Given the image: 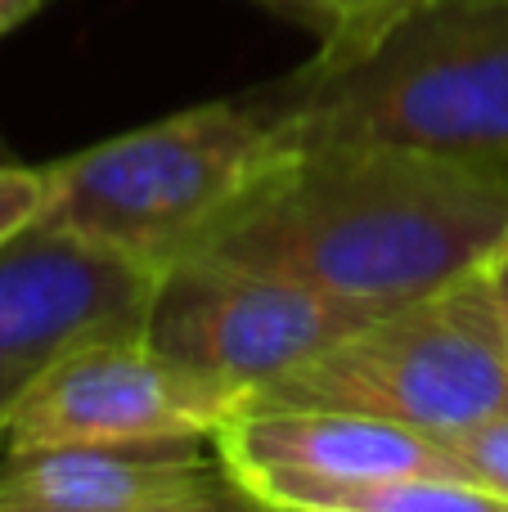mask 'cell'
Wrapping results in <instances>:
<instances>
[{
  "mask_svg": "<svg viewBox=\"0 0 508 512\" xmlns=\"http://www.w3.org/2000/svg\"><path fill=\"white\" fill-rule=\"evenodd\" d=\"M508 234V171L410 144H302L185 256H216L365 310L477 270Z\"/></svg>",
  "mask_w": 508,
  "mask_h": 512,
  "instance_id": "6da1fadb",
  "label": "cell"
},
{
  "mask_svg": "<svg viewBox=\"0 0 508 512\" xmlns=\"http://www.w3.org/2000/svg\"><path fill=\"white\" fill-rule=\"evenodd\" d=\"M284 149L410 144L508 171V0H423L347 63L248 90Z\"/></svg>",
  "mask_w": 508,
  "mask_h": 512,
  "instance_id": "7a4b0ae2",
  "label": "cell"
},
{
  "mask_svg": "<svg viewBox=\"0 0 508 512\" xmlns=\"http://www.w3.org/2000/svg\"><path fill=\"white\" fill-rule=\"evenodd\" d=\"M248 90L45 162L41 225L162 270L212 230L243 189L284 158Z\"/></svg>",
  "mask_w": 508,
  "mask_h": 512,
  "instance_id": "3957f363",
  "label": "cell"
},
{
  "mask_svg": "<svg viewBox=\"0 0 508 512\" xmlns=\"http://www.w3.org/2000/svg\"><path fill=\"white\" fill-rule=\"evenodd\" d=\"M252 405L342 409L432 441L508 414V355L482 265L351 328L284 378L252 391Z\"/></svg>",
  "mask_w": 508,
  "mask_h": 512,
  "instance_id": "277c9868",
  "label": "cell"
},
{
  "mask_svg": "<svg viewBox=\"0 0 508 512\" xmlns=\"http://www.w3.org/2000/svg\"><path fill=\"white\" fill-rule=\"evenodd\" d=\"M374 315L383 310L351 306L297 279L216 256H176L153 279L140 337L189 369L261 391Z\"/></svg>",
  "mask_w": 508,
  "mask_h": 512,
  "instance_id": "5b68a950",
  "label": "cell"
},
{
  "mask_svg": "<svg viewBox=\"0 0 508 512\" xmlns=\"http://www.w3.org/2000/svg\"><path fill=\"white\" fill-rule=\"evenodd\" d=\"M252 391L162 355L144 337L90 342L54 360L5 414V450L212 436Z\"/></svg>",
  "mask_w": 508,
  "mask_h": 512,
  "instance_id": "8992f818",
  "label": "cell"
},
{
  "mask_svg": "<svg viewBox=\"0 0 508 512\" xmlns=\"http://www.w3.org/2000/svg\"><path fill=\"white\" fill-rule=\"evenodd\" d=\"M153 279L149 265L41 221L0 243V423L68 351L140 337Z\"/></svg>",
  "mask_w": 508,
  "mask_h": 512,
  "instance_id": "52a82bcc",
  "label": "cell"
},
{
  "mask_svg": "<svg viewBox=\"0 0 508 512\" xmlns=\"http://www.w3.org/2000/svg\"><path fill=\"white\" fill-rule=\"evenodd\" d=\"M225 468L266 495L279 486H342V481L396 477V472H455L464 477L441 441L410 427L383 423L342 409L252 405L225 418L212 432Z\"/></svg>",
  "mask_w": 508,
  "mask_h": 512,
  "instance_id": "ba28073f",
  "label": "cell"
},
{
  "mask_svg": "<svg viewBox=\"0 0 508 512\" xmlns=\"http://www.w3.org/2000/svg\"><path fill=\"white\" fill-rule=\"evenodd\" d=\"M212 436L0 454V499L50 512H144L225 477Z\"/></svg>",
  "mask_w": 508,
  "mask_h": 512,
  "instance_id": "9c48e42d",
  "label": "cell"
},
{
  "mask_svg": "<svg viewBox=\"0 0 508 512\" xmlns=\"http://www.w3.org/2000/svg\"><path fill=\"white\" fill-rule=\"evenodd\" d=\"M257 499L279 512H508L504 495L455 472H396L342 486H279Z\"/></svg>",
  "mask_w": 508,
  "mask_h": 512,
  "instance_id": "30bf717a",
  "label": "cell"
},
{
  "mask_svg": "<svg viewBox=\"0 0 508 512\" xmlns=\"http://www.w3.org/2000/svg\"><path fill=\"white\" fill-rule=\"evenodd\" d=\"M315 36L311 63H347L392 32L423 0H257Z\"/></svg>",
  "mask_w": 508,
  "mask_h": 512,
  "instance_id": "8fae6325",
  "label": "cell"
},
{
  "mask_svg": "<svg viewBox=\"0 0 508 512\" xmlns=\"http://www.w3.org/2000/svg\"><path fill=\"white\" fill-rule=\"evenodd\" d=\"M45 194H50L45 167H32V162L14 158L9 144L0 140V243H9L14 234H23L27 225L41 221Z\"/></svg>",
  "mask_w": 508,
  "mask_h": 512,
  "instance_id": "7c38bea8",
  "label": "cell"
},
{
  "mask_svg": "<svg viewBox=\"0 0 508 512\" xmlns=\"http://www.w3.org/2000/svg\"><path fill=\"white\" fill-rule=\"evenodd\" d=\"M450 450V459L464 468V477L491 486L495 495L508 499V414H495L486 423L468 427V432L441 441Z\"/></svg>",
  "mask_w": 508,
  "mask_h": 512,
  "instance_id": "4fadbf2b",
  "label": "cell"
},
{
  "mask_svg": "<svg viewBox=\"0 0 508 512\" xmlns=\"http://www.w3.org/2000/svg\"><path fill=\"white\" fill-rule=\"evenodd\" d=\"M144 512H279V508H270L266 499L252 495L234 472H225V477L189 490V495H176V499H167V504L144 508Z\"/></svg>",
  "mask_w": 508,
  "mask_h": 512,
  "instance_id": "5bb4252c",
  "label": "cell"
},
{
  "mask_svg": "<svg viewBox=\"0 0 508 512\" xmlns=\"http://www.w3.org/2000/svg\"><path fill=\"white\" fill-rule=\"evenodd\" d=\"M482 274H486V288H491L495 319H500V337H504V355H508V234L500 239V248L482 261Z\"/></svg>",
  "mask_w": 508,
  "mask_h": 512,
  "instance_id": "9a60e30c",
  "label": "cell"
},
{
  "mask_svg": "<svg viewBox=\"0 0 508 512\" xmlns=\"http://www.w3.org/2000/svg\"><path fill=\"white\" fill-rule=\"evenodd\" d=\"M45 0H0V41H5L14 27H23L27 18L41 14Z\"/></svg>",
  "mask_w": 508,
  "mask_h": 512,
  "instance_id": "2e32d148",
  "label": "cell"
},
{
  "mask_svg": "<svg viewBox=\"0 0 508 512\" xmlns=\"http://www.w3.org/2000/svg\"><path fill=\"white\" fill-rule=\"evenodd\" d=\"M0 512H50V508H36V504H18V499H0Z\"/></svg>",
  "mask_w": 508,
  "mask_h": 512,
  "instance_id": "e0dca14e",
  "label": "cell"
},
{
  "mask_svg": "<svg viewBox=\"0 0 508 512\" xmlns=\"http://www.w3.org/2000/svg\"><path fill=\"white\" fill-rule=\"evenodd\" d=\"M0 454H5V432H0Z\"/></svg>",
  "mask_w": 508,
  "mask_h": 512,
  "instance_id": "ac0fdd59",
  "label": "cell"
}]
</instances>
